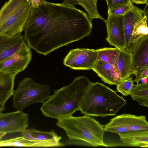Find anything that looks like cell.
<instances>
[{"mask_svg":"<svg viewBox=\"0 0 148 148\" xmlns=\"http://www.w3.org/2000/svg\"><path fill=\"white\" fill-rule=\"evenodd\" d=\"M92 28V21L83 11L63 3L42 0L33 8L24 27L23 36L30 49L46 55L88 36Z\"/></svg>","mask_w":148,"mask_h":148,"instance_id":"cell-1","label":"cell"},{"mask_svg":"<svg viewBox=\"0 0 148 148\" xmlns=\"http://www.w3.org/2000/svg\"><path fill=\"white\" fill-rule=\"evenodd\" d=\"M91 82L82 76L75 78L69 85L57 90L42 104L40 110L45 116L57 119L72 116L79 110L82 98Z\"/></svg>","mask_w":148,"mask_h":148,"instance_id":"cell-2","label":"cell"},{"mask_svg":"<svg viewBox=\"0 0 148 148\" xmlns=\"http://www.w3.org/2000/svg\"><path fill=\"white\" fill-rule=\"evenodd\" d=\"M126 103L122 97L109 87L91 82L82 98L79 110L84 115L105 118L115 115Z\"/></svg>","mask_w":148,"mask_h":148,"instance_id":"cell-3","label":"cell"},{"mask_svg":"<svg viewBox=\"0 0 148 148\" xmlns=\"http://www.w3.org/2000/svg\"><path fill=\"white\" fill-rule=\"evenodd\" d=\"M56 125L63 129L69 138L71 145L107 147L103 141V125L87 115L71 116L57 119Z\"/></svg>","mask_w":148,"mask_h":148,"instance_id":"cell-4","label":"cell"},{"mask_svg":"<svg viewBox=\"0 0 148 148\" xmlns=\"http://www.w3.org/2000/svg\"><path fill=\"white\" fill-rule=\"evenodd\" d=\"M27 0H9L0 9V36L21 34L33 9Z\"/></svg>","mask_w":148,"mask_h":148,"instance_id":"cell-5","label":"cell"},{"mask_svg":"<svg viewBox=\"0 0 148 148\" xmlns=\"http://www.w3.org/2000/svg\"><path fill=\"white\" fill-rule=\"evenodd\" d=\"M13 96L14 107L22 111L26 107L36 103H42L50 96L49 86L38 84L30 77H25L18 82Z\"/></svg>","mask_w":148,"mask_h":148,"instance_id":"cell-6","label":"cell"},{"mask_svg":"<svg viewBox=\"0 0 148 148\" xmlns=\"http://www.w3.org/2000/svg\"><path fill=\"white\" fill-rule=\"evenodd\" d=\"M105 131L118 134L148 130V123L144 115L124 114L112 119L104 126Z\"/></svg>","mask_w":148,"mask_h":148,"instance_id":"cell-7","label":"cell"},{"mask_svg":"<svg viewBox=\"0 0 148 148\" xmlns=\"http://www.w3.org/2000/svg\"><path fill=\"white\" fill-rule=\"evenodd\" d=\"M32 57L31 49L25 42L19 49L0 62V72L15 77L27 67Z\"/></svg>","mask_w":148,"mask_h":148,"instance_id":"cell-8","label":"cell"},{"mask_svg":"<svg viewBox=\"0 0 148 148\" xmlns=\"http://www.w3.org/2000/svg\"><path fill=\"white\" fill-rule=\"evenodd\" d=\"M97 60V49L78 48L70 50L63 64L75 70H88L92 69Z\"/></svg>","mask_w":148,"mask_h":148,"instance_id":"cell-9","label":"cell"},{"mask_svg":"<svg viewBox=\"0 0 148 148\" xmlns=\"http://www.w3.org/2000/svg\"><path fill=\"white\" fill-rule=\"evenodd\" d=\"M28 115L21 111L0 114V132H22L28 126Z\"/></svg>","mask_w":148,"mask_h":148,"instance_id":"cell-10","label":"cell"},{"mask_svg":"<svg viewBox=\"0 0 148 148\" xmlns=\"http://www.w3.org/2000/svg\"><path fill=\"white\" fill-rule=\"evenodd\" d=\"M122 15H108L105 22L107 36L106 40L120 50L125 49V39L123 27Z\"/></svg>","mask_w":148,"mask_h":148,"instance_id":"cell-11","label":"cell"},{"mask_svg":"<svg viewBox=\"0 0 148 148\" xmlns=\"http://www.w3.org/2000/svg\"><path fill=\"white\" fill-rule=\"evenodd\" d=\"M147 15L145 9L142 10L134 5L125 14L122 16V23L125 39V49L128 50L134 25L138 20Z\"/></svg>","mask_w":148,"mask_h":148,"instance_id":"cell-12","label":"cell"},{"mask_svg":"<svg viewBox=\"0 0 148 148\" xmlns=\"http://www.w3.org/2000/svg\"><path fill=\"white\" fill-rule=\"evenodd\" d=\"M133 74L148 67V35L141 39L131 53Z\"/></svg>","mask_w":148,"mask_h":148,"instance_id":"cell-13","label":"cell"},{"mask_svg":"<svg viewBox=\"0 0 148 148\" xmlns=\"http://www.w3.org/2000/svg\"><path fill=\"white\" fill-rule=\"evenodd\" d=\"M92 69L106 83L116 85L121 82L116 69L106 62L98 60Z\"/></svg>","mask_w":148,"mask_h":148,"instance_id":"cell-14","label":"cell"},{"mask_svg":"<svg viewBox=\"0 0 148 148\" xmlns=\"http://www.w3.org/2000/svg\"><path fill=\"white\" fill-rule=\"evenodd\" d=\"M55 145V142L53 139L32 140L25 138L22 136L0 141V147H53Z\"/></svg>","mask_w":148,"mask_h":148,"instance_id":"cell-15","label":"cell"},{"mask_svg":"<svg viewBox=\"0 0 148 148\" xmlns=\"http://www.w3.org/2000/svg\"><path fill=\"white\" fill-rule=\"evenodd\" d=\"M25 42L21 34L10 37L0 36V62L19 49Z\"/></svg>","mask_w":148,"mask_h":148,"instance_id":"cell-16","label":"cell"},{"mask_svg":"<svg viewBox=\"0 0 148 148\" xmlns=\"http://www.w3.org/2000/svg\"><path fill=\"white\" fill-rule=\"evenodd\" d=\"M120 139L127 146L148 147V130H140L119 134Z\"/></svg>","mask_w":148,"mask_h":148,"instance_id":"cell-17","label":"cell"},{"mask_svg":"<svg viewBox=\"0 0 148 148\" xmlns=\"http://www.w3.org/2000/svg\"><path fill=\"white\" fill-rule=\"evenodd\" d=\"M116 69L121 81L133 74L131 53L125 49L120 50Z\"/></svg>","mask_w":148,"mask_h":148,"instance_id":"cell-18","label":"cell"},{"mask_svg":"<svg viewBox=\"0 0 148 148\" xmlns=\"http://www.w3.org/2000/svg\"><path fill=\"white\" fill-rule=\"evenodd\" d=\"M147 17L145 15L135 24L128 51L132 53L135 46L144 37L148 35Z\"/></svg>","mask_w":148,"mask_h":148,"instance_id":"cell-19","label":"cell"},{"mask_svg":"<svg viewBox=\"0 0 148 148\" xmlns=\"http://www.w3.org/2000/svg\"><path fill=\"white\" fill-rule=\"evenodd\" d=\"M97 0H64L63 3L66 5L74 6L75 5H81L87 12L91 21L94 19H101L105 21V20L98 12L97 6Z\"/></svg>","mask_w":148,"mask_h":148,"instance_id":"cell-20","label":"cell"},{"mask_svg":"<svg viewBox=\"0 0 148 148\" xmlns=\"http://www.w3.org/2000/svg\"><path fill=\"white\" fill-rule=\"evenodd\" d=\"M15 77L0 72V103L6 102L12 96Z\"/></svg>","mask_w":148,"mask_h":148,"instance_id":"cell-21","label":"cell"},{"mask_svg":"<svg viewBox=\"0 0 148 148\" xmlns=\"http://www.w3.org/2000/svg\"><path fill=\"white\" fill-rule=\"evenodd\" d=\"M97 50L98 60L109 64L116 69L120 49L115 47H104Z\"/></svg>","mask_w":148,"mask_h":148,"instance_id":"cell-22","label":"cell"},{"mask_svg":"<svg viewBox=\"0 0 148 148\" xmlns=\"http://www.w3.org/2000/svg\"><path fill=\"white\" fill-rule=\"evenodd\" d=\"M133 100L143 106L148 107V83L134 85L130 95Z\"/></svg>","mask_w":148,"mask_h":148,"instance_id":"cell-23","label":"cell"},{"mask_svg":"<svg viewBox=\"0 0 148 148\" xmlns=\"http://www.w3.org/2000/svg\"><path fill=\"white\" fill-rule=\"evenodd\" d=\"M21 134L25 138L32 140H44L61 137L53 130L47 132L38 131L35 129H26Z\"/></svg>","mask_w":148,"mask_h":148,"instance_id":"cell-24","label":"cell"},{"mask_svg":"<svg viewBox=\"0 0 148 148\" xmlns=\"http://www.w3.org/2000/svg\"><path fill=\"white\" fill-rule=\"evenodd\" d=\"M116 86V91L124 96L130 95L134 86L132 77L123 80Z\"/></svg>","mask_w":148,"mask_h":148,"instance_id":"cell-25","label":"cell"},{"mask_svg":"<svg viewBox=\"0 0 148 148\" xmlns=\"http://www.w3.org/2000/svg\"><path fill=\"white\" fill-rule=\"evenodd\" d=\"M133 5V3H131L127 5H121L115 8L108 10V15L123 16L127 13Z\"/></svg>","mask_w":148,"mask_h":148,"instance_id":"cell-26","label":"cell"},{"mask_svg":"<svg viewBox=\"0 0 148 148\" xmlns=\"http://www.w3.org/2000/svg\"><path fill=\"white\" fill-rule=\"evenodd\" d=\"M134 75L135 78L133 82L138 84L143 78L148 77V67L137 71Z\"/></svg>","mask_w":148,"mask_h":148,"instance_id":"cell-27","label":"cell"},{"mask_svg":"<svg viewBox=\"0 0 148 148\" xmlns=\"http://www.w3.org/2000/svg\"><path fill=\"white\" fill-rule=\"evenodd\" d=\"M131 3V2L130 0H115L112 8L110 10L121 5L128 4Z\"/></svg>","mask_w":148,"mask_h":148,"instance_id":"cell-28","label":"cell"},{"mask_svg":"<svg viewBox=\"0 0 148 148\" xmlns=\"http://www.w3.org/2000/svg\"><path fill=\"white\" fill-rule=\"evenodd\" d=\"M32 6L34 9L37 8L40 4L42 0H27Z\"/></svg>","mask_w":148,"mask_h":148,"instance_id":"cell-29","label":"cell"},{"mask_svg":"<svg viewBox=\"0 0 148 148\" xmlns=\"http://www.w3.org/2000/svg\"><path fill=\"white\" fill-rule=\"evenodd\" d=\"M132 3H135L137 4H146L148 5V0H130Z\"/></svg>","mask_w":148,"mask_h":148,"instance_id":"cell-30","label":"cell"},{"mask_svg":"<svg viewBox=\"0 0 148 148\" xmlns=\"http://www.w3.org/2000/svg\"><path fill=\"white\" fill-rule=\"evenodd\" d=\"M108 7V10H110L113 5L115 0H106Z\"/></svg>","mask_w":148,"mask_h":148,"instance_id":"cell-31","label":"cell"},{"mask_svg":"<svg viewBox=\"0 0 148 148\" xmlns=\"http://www.w3.org/2000/svg\"><path fill=\"white\" fill-rule=\"evenodd\" d=\"M5 102H3L0 103V114L1 113V112L5 109Z\"/></svg>","mask_w":148,"mask_h":148,"instance_id":"cell-32","label":"cell"},{"mask_svg":"<svg viewBox=\"0 0 148 148\" xmlns=\"http://www.w3.org/2000/svg\"><path fill=\"white\" fill-rule=\"evenodd\" d=\"M148 77H146L143 78L140 81L141 82V83H148Z\"/></svg>","mask_w":148,"mask_h":148,"instance_id":"cell-33","label":"cell"},{"mask_svg":"<svg viewBox=\"0 0 148 148\" xmlns=\"http://www.w3.org/2000/svg\"><path fill=\"white\" fill-rule=\"evenodd\" d=\"M7 133L4 132H0V141L2 138Z\"/></svg>","mask_w":148,"mask_h":148,"instance_id":"cell-34","label":"cell"}]
</instances>
